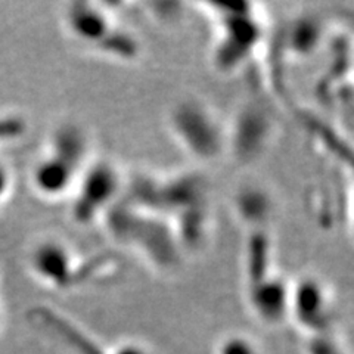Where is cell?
Wrapping results in <instances>:
<instances>
[{
  "instance_id": "6da1fadb",
  "label": "cell",
  "mask_w": 354,
  "mask_h": 354,
  "mask_svg": "<svg viewBox=\"0 0 354 354\" xmlns=\"http://www.w3.org/2000/svg\"><path fill=\"white\" fill-rule=\"evenodd\" d=\"M92 158L88 131L74 121L59 124L31 165L30 185L32 191L46 201L68 199Z\"/></svg>"
},
{
  "instance_id": "7a4b0ae2",
  "label": "cell",
  "mask_w": 354,
  "mask_h": 354,
  "mask_svg": "<svg viewBox=\"0 0 354 354\" xmlns=\"http://www.w3.org/2000/svg\"><path fill=\"white\" fill-rule=\"evenodd\" d=\"M61 22L68 37L87 52L124 62L140 57L139 40L105 3L74 0L64 6Z\"/></svg>"
},
{
  "instance_id": "3957f363",
  "label": "cell",
  "mask_w": 354,
  "mask_h": 354,
  "mask_svg": "<svg viewBox=\"0 0 354 354\" xmlns=\"http://www.w3.org/2000/svg\"><path fill=\"white\" fill-rule=\"evenodd\" d=\"M216 24L213 62L221 73H234L250 61L263 39V22L254 3H207Z\"/></svg>"
},
{
  "instance_id": "277c9868",
  "label": "cell",
  "mask_w": 354,
  "mask_h": 354,
  "mask_svg": "<svg viewBox=\"0 0 354 354\" xmlns=\"http://www.w3.org/2000/svg\"><path fill=\"white\" fill-rule=\"evenodd\" d=\"M124 189V174L118 164L111 158L93 157L68 196L73 221L88 227L106 218L117 208Z\"/></svg>"
},
{
  "instance_id": "5b68a950",
  "label": "cell",
  "mask_w": 354,
  "mask_h": 354,
  "mask_svg": "<svg viewBox=\"0 0 354 354\" xmlns=\"http://www.w3.org/2000/svg\"><path fill=\"white\" fill-rule=\"evenodd\" d=\"M169 129L180 148L196 161H214L227 151V126L199 99L177 102L169 114Z\"/></svg>"
},
{
  "instance_id": "8992f818",
  "label": "cell",
  "mask_w": 354,
  "mask_h": 354,
  "mask_svg": "<svg viewBox=\"0 0 354 354\" xmlns=\"http://www.w3.org/2000/svg\"><path fill=\"white\" fill-rule=\"evenodd\" d=\"M27 263L30 272L40 282L53 288L74 285L86 268L73 247L53 236L37 241L28 252Z\"/></svg>"
},
{
  "instance_id": "52a82bcc",
  "label": "cell",
  "mask_w": 354,
  "mask_h": 354,
  "mask_svg": "<svg viewBox=\"0 0 354 354\" xmlns=\"http://www.w3.org/2000/svg\"><path fill=\"white\" fill-rule=\"evenodd\" d=\"M268 135L269 123L261 111L248 108L241 114L235 127L227 126V151H236L243 160L256 157L264 147Z\"/></svg>"
},
{
  "instance_id": "ba28073f",
  "label": "cell",
  "mask_w": 354,
  "mask_h": 354,
  "mask_svg": "<svg viewBox=\"0 0 354 354\" xmlns=\"http://www.w3.org/2000/svg\"><path fill=\"white\" fill-rule=\"evenodd\" d=\"M324 36V21L317 15L304 14L288 22L282 44L292 57L306 58L322 46Z\"/></svg>"
},
{
  "instance_id": "9c48e42d",
  "label": "cell",
  "mask_w": 354,
  "mask_h": 354,
  "mask_svg": "<svg viewBox=\"0 0 354 354\" xmlns=\"http://www.w3.org/2000/svg\"><path fill=\"white\" fill-rule=\"evenodd\" d=\"M235 205L239 217L251 226H260L261 229L272 218V198L260 186L248 185L241 187L235 198Z\"/></svg>"
},
{
  "instance_id": "30bf717a",
  "label": "cell",
  "mask_w": 354,
  "mask_h": 354,
  "mask_svg": "<svg viewBox=\"0 0 354 354\" xmlns=\"http://www.w3.org/2000/svg\"><path fill=\"white\" fill-rule=\"evenodd\" d=\"M12 187V177L6 165L0 161V204L5 201L8 192Z\"/></svg>"
}]
</instances>
